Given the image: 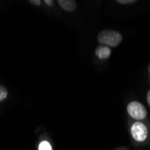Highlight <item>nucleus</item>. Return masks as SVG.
<instances>
[{
  "label": "nucleus",
  "instance_id": "obj_1",
  "mask_svg": "<svg viewBox=\"0 0 150 150\" xmlns=\"http://www.w3.org/2000/svg\"><path fill=\"white\" fill-rule=\"evenodd\" d=\"M97 40L99 43L102 45H105L108 47H116L121 42L122 35L117 31L103 30L99 33Z\"/></svg>",
  "mask_w": 150,
  "mask_h": 150
},
{
  "label": "nucleus",
  "instance_id": "obj_2",
  "mask_svg": "<svg viewBox=\"0 0 150 150\" xmlns=\"http://www.w3.org/2000/svg\"><path fill=\"white\" fill-rule=\"evenodd\" d=\"M129 115L138 120H141L146 117V110L145 106L139 102H131L127 106Z\"/></svg>",
  "mask_w": 150,
  "mask_h": 150
},
{
  "label": "nucleus",
  "instance_id": "obj_3",
  "mask_svg": "<svg viewBox=\"0 0 150 150\" xmlns=\"http://www.w3.org/2000/svg\"><path fill=\"white\" fill-rule=\"evenodd\" d=\"M130 132H131V136L133 137V139L139 142L144 141L146 139L147 134H148L146 126L139 121H137V122H135V123H133V125L131 126V129H130Z\"/></svg>",
  "mask_w": 150,
  "mask_h": 150
},
{
  "label": "nucleus",
  "instance_id": "obj_4",
  "mask_svg": "<svg viewBox=\"0 0 150 150\" xmlns=\"http://www.w3.org/2000/svg\"><path fill=\"white\" fill-rule=\"evenodd\" d=\"M111 49L110 47L105 45H100L95 50V55H96L100 59H106L111 55Z\"/></svg>",
  "mask_w": 150,
  "mask_h": 150
},
{
  "label": "nucleus",
  "instance_id": "obj_5",
  "mask_svg": "<svg viewBox=\"0 0 150 150\" xmlns=\"http://www.w3.org/2000/svg\"><path fill=\"white\" fill-rule=\"evenodd\" d=\"M58 3L60 7L67 12H73L76 8V4L74 0H59Z\"/></svg>",
  "mask_w": 150,
  "mask_h": 150
},
{
  "label": "nucleus",
  "instance_id": "obj_6",
  "mask_svg": "<svg viewBox=\"0 0 150 150\" xmlns=\"http://www.w3.org/2000/svg\"><path fill=\"white\" fill-rule=\"evenodd\" d=\"M39 150H52V148L48 141H42L39 145Z\"/></svg>",
  "mask_w": 150,
  "mask_h": 150
},
{
  "label": "nucleus",
  "instance_id": "obj_7",
  "mask_svg": "<svg viewBox=\"0 0 150 150\" xmlns=\"http://www.w3.org/2000/svg\"><path fill=\"white\" fill-rule=\"evenodd\" d=\"M7 96V90L5 86H0V102L5 100Z\"/></svg>",
  "mask_w": 150,
  "mask_h": 150
},
{
  "label": "nucleus",
  "instance_id": "obj_8",
  "mask_svg": "<svg viewBox=\"0 0 150 150\" xmlns=\"http://www.w3.org/2000/svg\"><path fill=\"white\" fill-rule=\"evenodd\" d=\"M136 2L137 1H135V0H117V3H120L122 5H129V4H132Z\"/></svg>",
  "mask_w": 150,
  "mask_h": 150
},
{
  "label": "nucleus",
  "instance_id": "obj_9",
  "mask_svg": "<svg viewBox=\"0 0 150 150\" xmlns=\"http://www.w3.org/2000/svg\"><path fill=\"white\" fill-rule=\"evenodd\" d=\"M29 2L32 3L33 5H36V6H40V0H36V1H35V0H30Z\"/></svg>",
  "mask_w": 150,
  "mask_h": 150
},
{
  "label": "nucleus",
  "instance_id": "obj_10",
  "mask_svg": "<svg viewBox=\"0 0 150 150\" xmlns=\"http://www.w3.org/2000/svg\"><path fill=\"white\" fill-rule=\"evenodd\" d=\"M146 99H147V103L150 105V90L147 92V95H146Z\"/></svg>",
  "mask_w": 150,
  "mask_h": 150
},
{
  "label": "nucleus",
  "instance_id": "obj_11",
  "mask_svg": "<svg viewBox=\"0 0 150 150\" xmlns=\"http://www.w3.org/2000/svg\"><path fill=\"white\" fill-rule=\"evenodd\" d=\"M48 6H52L53 5V1H52V0H50H50H45V1H44Z\"/></svg>",
  "mask_w": 150,
  "mask_h": 150
},
{
  "label": "nucleus",
  "instance_id": "obj_12",
  "mask_svg": "<svg viewBox=\"0 0 150 150\" xmlns=\"http://www.w3.org/2000/svg\"><path fill=\"white\" fill-rule=\"evenodd\" d=\"M149 72H150V64H149Z\"/></svg>",
  "mask_w": 150,
  "mask_h": 150
}]
</instances>
